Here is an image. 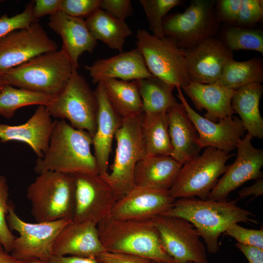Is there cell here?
<instances>
[{"label": "cell", "mask_w": 263, "mask_h": 263, "mask_svg": "<svg viewBox=\"0 0 263 263\" xmlns=\"http://www.w3.org/2000/svg\"><path fill=\"white\" fill-rule=\"evenodd\" d=\"M54 126L46 106L39 105L25 123L16 126L0 124V142L20 141L28 144L38 158H43L49 148Z\"/></svg>", "instance_id": "44dd1931"}, {"label": "cell", "mask_w": 263, "mask_h": 263, "mask_svg": "<svg viewBox=\"0 0 263 263\" xmlns=\"http://www.w3.org/2000/svg\"><path fill=\"white\" fill-rule=\"evenodd\" d=\"M224 234L235 239L241 244L263 250V229H249L238 223L230 225Z\"/></svg>", "instance_id": "f35d334b"}, {"label": "cell", "mask_w": 263, "mask_h": 263, "mask_svg": "<svg viewBox=\"0 0 263 263\" xmlns=\"http://www.w3.org/2000/svg\"><path fill=\"white\" fill-rule=\"evenodd\" d=\"M95 258L99 263H153V261L139 256L106 251Z\"/></svg>", "instance_id": "7bdbcfd3"}, {"label": "cell", "mask_w": 263, "mask_h": 263, "mask_svg": "<svg viewBox=\"0 0 263 263\" xmlns=\"http://www.w3.org/2000/svg\"><path fill=\"white\" fill-rule=\"evenodd\" d=\"M50 263H99L95 257H83L72 256H52Z\"/></svg>", "instance_id": "bcb514c9"}, {"label": "cell", "mask_w": 263, "mask_h": 263, "mask_svg": "<svg viewBox=\"0 0 263 263\" xmlns=\"http://www.w3.org/2000/svg\"><path fill=\"white\" fill-rule=\"evenodd\" d=\"M263 17V0H243L234 26L252 28Z\"/></svg>", "instance_id": "74e56055"}, {"label": "cell", "mask_w": 263, "mask_h": 263, "mask_svg": "<svg viewBox=\"0 0 263 263\" xmlns=\"http://www.w3.org/2000/svg\"><path fill=\"white\" fill-rule=\"evenodd\" d=\"M104 251L97 225L89 221H72L57 236L53 246V256L95 257Z\"/></svg>", "instance_id": "7402d4cb"}, {"label": "cell", "mask_w": 263, "mask_h": 263, "mask_svg": "<svg viewBox=\"0 0 263 263\" xmlns=\"http://www.w3.org/2000/svg\"><path fill=\"white\" fill-rule=\"evenodd\" d=\"M75 209L72 221L97 225L110 215L117 200L112 188L98 174L77 173Z\"/></svg>", "instance_id": "5bb4252c"}, {"label": "cell", "mask_w": 263, "mask_h": 263, "mask_svg": "<svg viewBox=\"0 0 263 263\" xmlns=\"http://www.w3.org/2000/svg\"><path fill=\"white\" fill-rule=\"evenodd\" d=\"M223 42L232 52L245 50L263 54L262 30L233 26L225 31Z\"/></svg>", "instance_id": "836d02e7"}, {"label": "cell", "mask_w": 263, "mask_h": 263, "mask_svg": "<svg viewBox=\"0 0 263 263\" xmlns=\"http://www.w3.org/2000/svg\"><path fill=\"white\" fill-rule=\"evenodd\" d=\"M61 0H36L33 9V16L36 21L46 15H51L60 10Z\"/></svg>", "instance_id": "ee69618b"}, {"label": "cell", "mask_w": 263, "mask_h": 263, "mask_svg": "<svg viewBox=\"0 0 263 263\" xmlns=\"http://www.w3.org/2000/svg\"><path fill=\"white\" fill-rule=\"evenodd\" d=\"M4 250H3V248L2 247V245L0 243V253L2 252H3Z\"/></svg>", "instance_id": "816d5d0a"}, {"label": "cell", "mask_w": 263, "mask_h": 263, "mask_svg": "<svg viewBox=\"0 0 263 263\" xmlns=\"http://www.w3.org/2000/svg\"><path fill=\"white\" fill-rule=\"evenodd\" d=\"M57 43L35 21L0 38V74L39 55L57 50Z\"/></svg>", "instance_id": "4fadbf2b"}, {"label": "cell", "mask_w": 263, "mask_h": 263, "mask_svg": "<svg viewBox=\"0 0 263 263\" xmlns=\"http://www.w3.org/2000/svg\"><path fill=\"white\" fill-rule=\"evenodd\" d=\"M105 250L139 256L152 261L176 263L164 250L152 219L120 220L109 215L97 225Z\"/></svg>", "instance_id": "3957f363"}, {"label": "cell", "mask_w": 263, "mask_h": 263, "mask_svg": "<svg viewBox=\"0 0 263 263\" xmlns=\"http://www.w3.org/2000/svg\"><path fill=\"white\" fill-rule=\"evenodd\" d=\"M143 120V113L122 118V125L115 135L116 148L111 171L102 177L112 188L117 200L135 187L134 169L137 163L145 158Z\"/></svg>", "instance_id": "8992f818"}, {"label": "cell", "mask_w": 263, "mask_h": 263, "mask_svg": "<svg viewBox=\"0 0 263 263\" xmlns=\"http://www.w3.org/2000/svg\"><path fill=\"white\" fill-rule=\"evenodd\" d=\"M99 9L123 21L133 12L132 2L130 0H100Z\"/></svg>", "instance_id": "60d3db41"}, {"label": "cell", "mask_w": 263, "mask_h": 263, "mask_svg": "<svg viewBox=\"0 0 263 263\" xmlns=\"http://www.w3.org/2000/svg\"><path fill=\"white\" fill-rule=\"evenodd\" d=\"M142 139L145 158L157 155H171L172 149L167 113L143 115Z\"/></svg>", "instance_id": "4dcf8cb0"}, {"label": "cell", "mask_w": 263, "mask_h": 263, "mask_svg": "<svg viewBox=\"0 0 263 263\" xmlns=\"http://www.w3.org/2000/svg\"><path fill=\"white\" fill-rule=\"evenodd\" d=\"M19 263H50L49 262L41 261L36 258H28L23 260H18Z\"/></svg>", "instance_id": "681fc988"}, {"label": "cell", "mask_w": 263, "mask_h": 263, "mask_svg": "<svg viewBox=\"0 0 263 263\" xmlns=\"http://www.w3.org/2000/svg\"><path fill=\"white\" fill-rule=\"evenodd\" d=\"M212 147L182 165L169 190L175 199L195 197L207 199L219 177L228 169L227 161L233 156Z\"/></svg>", "instance_id": "52a82bcc"}, {"label": "cell", "mask_w": 263, "mask_h": 263, "mask_svg": "<svg viewBox=\"0 0 263 263\" xmlns=\"http://www.w3.org/2000/svg\"><path fill=\"white\" fill-rule=\"evenodd\" d=\"M8 185L6 177L0 175V242L5 251L11 252L15 236L9 229L6 221L9 203Z\"/></svg>", "instance_id": "d590c367"}, {"label": "cell", "mask_w": 263, "mask_h": 263, "mask_svg": "<svg viewBox=\"0 0 263 263\" xmlns=\"http://www.w3.org/2000/svg\"><path fill=\"white\" fill-rule=\"evenodd\" d=\"M112 106L121 117L143 113V104L136 80L109 79L101 81Z\"/></svg>", "instance_id": "f1b7e54d"}, {"label": "cell", "mask_w": 263, "mask_h": 263, "mask_svg": "<svg viewBox=\"0 0 263 263\" xmlns=\"http://www.w3.org/2000/svg\"><path fill=\"white\" fill-rule=\"evenodd\" d=\"M56 97L8 85L0 93V115L9 118L14 115L17 110L24 106H47Z\"/></svg>", "instance_id": "d6a6232c"}, {"label": "cell", "mask_w": 263, "mask_h": 263, "mask_svg": "<svg viewBox=\"0 0 263 263\" xmlns=\"http://www.w3.org/2000/svg\"><path fill=\"white\" fill-rule=\"evenodd\" d=\"M263 86L254 83L234 91L231 106L238 114L247 133L253 138H263V118L259 110Z\"/></svg>", "instance_id": "4316f807"}, {"label": "cell", "mask_w": 263, "mask_h": 263, "mask_svg": "<svg viewBox=\"0 0 263 263\" xmlns=\"http://www.w3.org/2000/svg\"><path fill=\"white\" fill-rule=\"evenodd\" d=\"M0 263H19L18 260L9 253L3 251L0 253Z\"/></svg>", "instance_id": "c3c4849f"}, {"label": "cell", "mask_w": 263, "mask_h": 263, "mask_svg": "<svg viewBox=\"0 0 263 263\" xmlns=\"http://www.w3.org/2000/svg\"><path fill=\"white\" fill-rule=\"evenodd\" d=\"M263 194V179H258L250 186L244 188L239 192V198L247 197L254 195V197L260 196Z\"/></svg>", "instance_id": "7dc6e473"}, {"label": "cell", "mask_w": 263, "mask_h": 263, "mask_svg": "<svg viewBox=\"0 0 263 263\" xmlns=\"http://www.w3.org/2000/svg\"><path fill=\"white\" fill-rule=\"evenodd\" d=\"M176 88L178 92L177 96L197 132L199 143L202 149L210 147L228 153L236 149L246 132L241 119L232 116L216 122L210 121L190 107L181 88Z\"/></svg>", "instance_id": "2e32d148"}, {"label": "cell", "mask_w": 263, "mask_h": 263, "mask_svg": "<svg viewBox=\"0 0 263 263\" xmlns=\"http://www.w3.org/2000/svg\"><path fill=\"white\" fill-rule=\"evenodd\" d=\"M143 9L148 20L152 35L163 38L162 22L168 12L174 7L181 5L182 0H140Z\"/></svg>", "instance_id": "e575fe53"}, {"label": "cell", "mask_w": 263, "mask_h": 263, "mask_svg": "<svg viewBox=\"0 0 263 263\" xmlns=\"http://www.w3.org/2000/svg\"><path fill=\"white\" fill-rule=\"evenodd\" d=\"M94 83L109 79L132 81L154 77L148 69L142 54L136 48L85 65Z\"/></svg>", "instance_id": "d6986e66"}, {"label": "cell", "mask_w": 263, "mask_h": 263, "mask_svg": "<svg viewBox=\"0 0 263 263\" xmlns=\"http://www.w3.org/2000/svg\"><path fill=\"white\" fill-rule=\"evenodd\" d=\"M85 21L96 40H99L112 49L120 52H123L126 39L132 34L125 21L99 8L88 17Z\"/></svg>", "instance_id": "83f0119b"}, {"label": "cell", "mask_w": 263, "mask_h": 263, "mask_svg": "<svg viewBox=\"0 0 263 263\" xmlns=\"http://www.w3.org/2000/svg\"><path fill=\"white\" fill-rule=\"evenodd\" d=\"M100 0H61L59 11L72 17H88L99 8Z\"/></svg>", "instance_id": "ab89813d"}, {"label": "cell", "mask_w": 263, "mask_h": 263, "mask_svg": "<svg viewBox=\"0 0 263 263\" xmlns=\"http://www.w3.org/2000/svg\"><path fill=\"white\" fill-rule=\"evenodd\" d=\"M48 26L61 37V49L75 69L78 68L80 56L84 52L93 53L97 45L82 18L70 16L59 11L50 16Z\"/></svg>", "instance_id": "603a6c76"}, {"label": "cell", "mask_w": 263, "mask_h": 263, "mask_svg": "<svg viewBox=\"0 0 263 263\" xmlns=\"http://www.w3.org/2000/svg\"><path fill=\"white\" fill-rule=\"evenodd\" d=\"M213 0H193L182 13L167 15L162 22L165 36L173 38L185 49L192 48L212 36L218 29Z\"/></svg>", "instance_id": "30bf717a"}, {"label": "cell", "mask_w": 263, "mask_h": 263, "mask_svg": "<svg viewBox=\"0 0 263 263\" xmlns=\"http://www.w3.org/2000/svg\"><path fill=\"white\" fill-rule=\"evenodd\" d=\"M34 0L26 5L24 10L14 16L4 14L0 17V38L10 33L26 28L36 21L33 16Z\"/></svg>", "instance_id": "8d00e7d4"}, {"label": "cell", "mask_w": 263, "mask_h": 263, "mask_svg": "<svg viewBox=\"0 0 263 263\" xmlns=\"http://www.w3.org/2000/svg\"><path fill=\"white\" fill-rule=\"evenodd\" d=\"M74 69L69 57L61 49L36 56L8 70L3 75L12 86L57 96Z\"/></svg>", "instance_id": "277c9868"}, {"label": "cell", "mask_w": 263, "mask_h": 263, "mask_svg": "<svg viewBox=\"0 0 263 263\" xmlns=\"http://www.w3.org/2000/svg\"><path fill=\"white\" fill-rule=\"evenodd\" d=\"M153 263H162V262H154L153 261ZM186 263H194L193 262H187Z\"/></svg>", "instance_id": "f5cc1de1"}, {"label": "cell", "mask_w": 263, "mask_h": 263, "mask_svg": "<svg viewBox=\"0 0 263 263\" xmlns=\"http://www.w3.org/2000/svg\"><path fill=\"white\" fill-rule=\"evenodd\" d=\"M231 51L218 38L208 37L195 47L186 49V58L189 82L210 84L221 76L225 65L233 59Z\"/></svg>", "instance_id": "e0dca14e"}, {"label": "cell", "mask_w": 263, "mask_h": 263, "mask_svg": "<svg viewBox=\"0 0 263 263\" xmlns=\"http://www.w3.org/2000/svg\"><path fill=\"white\" fill-rule=\"evenodd\" d=\"M167 114L172 149L170 156L183 165L199 154L202 149L198 134L181 103L178 102Z\"/></svg>", "instance_id": "cb8c5ba5"}, {"label": "cell", "mask_w": 263, "mask_h": 263, "mask_svg": "<svg viewBox=\"0 0 263 263\" xmlns=\"http://www.w3.org/2000/svg\"><path fill=\"white\" fill-rule=\"evenodd\" d=\"M136 38L137 48L154 76L175 88H182L189 83L186 49L173 38H159L143 29L137 31Z\"/></svg>", "instance_id": "ba28073f"}, {"label": "cell", "mask_w": 263, "mask_h": 263, "mask_svg": "<svg viewBox=\"0 0 263 263\" xmlns=\"http://www.w3.org/2000/svg\"><path fill=\"white\" fill-rule=\"evenodd\" d=\"M237 248L244 255L248 263H263V250L236 244Z\"/></svg>", "instance_id": "f6af8a7d"}, {"label": "cell", "mask_w": 263, "mask_h": 263, "mask_svg": "<svg viewBox=\"0 0 263 263\" xmlns=\"http://www.w3.org/2000/svg\"><path fill=\"white\" fill-rule=\"evenodd\" d=\"M242 2L243 0H217L215 14L218 21H222L233 26Z\"/></svg>", "instance_id": "b9f144b4"}, {"label": "cell", "mask_w": 263, "mask_h": 263, "mask_svg": "<svg viewBox=\"0 0 263 263\" xmlns=\"http://www.w3.org/2000/svg\"><path fill=\"white\" fill-rule=\"evenodd\" d=\"M152 220L164 250L176 263H209L206 248L190 222L166 215H158Z\"/></svg>", "instance_id": "7c38bea8"}, {"label": "cell", "mask_w": 263, "mask_h": 263, "mask_svg": "<svg viewBox=\"0 0 263 263\" xmlns=\"http://www.w3.org/2000/svg\"><path fill=\"white\" fill-rule=\"evenodd\" d=\"M143 104L144 115L168 112L178 102L173 94L174 86L154 76L136 80Z\"/></svg>", "instance_id": "f546056e"}, {"label": "cell", "mask_w": 263, "mask_h": 263, "mask_svg": "<svg viewBox=\"0 0 263 263\" xmlns=\"http://www.w3.org/2000/svg\"><path fill=\"white\" fill-rule=\"evenodd\" d=\"M8 84H7L3 75L0 74V93L2 91L3 88Z\"/></svg>", "instance_id": "f907efd6"}, {"label": "cell", "mask_w": 263, "mask_h": 263, "mask_svg": "<svg viewBox=\"0 0 263 263\" xmlns=\"http://www.w3.org/2000/svg\"><path fill=\"white\" fill-rule=\"evenodd\" d=\"M10 230L19 233L15 237L11 255L17 260L36 258L49 262L53 256L55 240L61 230L71 221L61 219L52 222L30 223L21 220L9 203L6 216Z\"/></svg>", "instance_id": "8fae6325"}, {"label": "cell", "mask_w": 263, "mask_h": 263, "mask_svg": "<svg viewBox=\"0 0 263 263\" xmlns=\"http://www.w3.org/2000/svg\"><path fill=\"white\" fill-rule=\"evenodd\" d=\"M51 116L67 119L74 128L93 137L96 129L97 99L83 75L75 69L67 83L54 100L46 106Z\"/></svg>", "instance_id": "9c48e42d"}, {"label": "cell", "mask_w": 263, "mask_h": 263, "mask_svg": "<svg viewBox=\"0 0 263 263\" xmlns=\"http://www.w3.org/2000/svg\"><path fill=\"white\" fill-rule=\"evenodd\" d=\"M182 165L171 156L157 155L145 157L136 164L135 187L169 190Z\"/></svg>", "instance_id": "484cf974"}, {"label": "cell", "mask_w": 263, "mask_h": 263, "mask_svg": "<svg viewBox=\"0 0 263 263\" xmlns=\"http://www.w3.org/2000/svg\"><path fill=\"white\" fill-rule=\"evenodd\" d=\"M253 137L247 133L237 146V157L211 190L207 199L227 200L233 190L251 180L263 178V150L253 146Z\"/></svg>", "instance_id": "9a60e30c"}, {"label": "cell", "mask_w": 263, "mask_h": 263, "mask_svg": "<svg viewBox=\"0 0 263 263\" xmlns=\"http://www.w3.org/2000/svg\"><path fill=\"white\" fill-rule=\"evenodd\" d=\"M98 104L96 129L93 145L99 174L108 173L109 160L113 139L122 125V118L116 112L105 93L101 82L94 91Z\"/></svg>", "instance_id": "ffe728a7"}, {"label": "cell", "mask_w": 263, "mask_h": 263, "mask_svg": "<svg viewBox=\"0 0 263 263\" xmlns=\"http://www.w3.org/2000/svg\"><path fill=\"white\" fill-rule=\"evenodd\" d=\"M182 89L198 110H206L204 117L210 121L216 122L234 113L231 106L234 91L217 82L210 84L189 82Z\"/></svg>", "instance_id": "d4e9b609"}, {"label": "cell", "mask_w": 263, "mask_h": 263, "mask_svg": "<svg viewBox=\"0 0 263 263\" xmlns=\"http://www.w3.org/2000/svg\"><path fill=\"white\" fill-rule=\"evenodd\" d=\"M237 200L215 201L195 197L175 199L172 207L162 215L185 219L197 230L210 253L220 249L219 238L231 225L251 222L253 214L238 206Z\"/></svg>", "instance_id": "6da1fadb"}, {"label": "cell", "mask_w": 263, "mask_h": 263, "mask_svg": "<svg viewBox=\"0 0 263 263\" xmlns=\"http://www.w3.org/2000/svg\"><path fill=\"white\" fill-rule=\"evenodd\" d=\"M263 81V62L255 57L245 61L232 59L225 66L217 81L224 87L235 91L247 85Z\"/></svg>", "instance_id": "1f68e13d"}, {"label": "cell", "mask_w": 263, "mask_h": 263, "mask_svg": "<svg viewBox=\"0 0 263 263\" xmlns=\"http://www.w3.org/2000/svg\"><path fill=\"white\" fill-rule=\"evenodd\" d=\"M92 145L89 132L73 128L65 120H56L48 150L43 158L37 159L34 170L38 174L47 171L99 174Z\"/></svg>", "instance_id": "7a4b0ae2"}, {"label": "cell", "mask_w": 263, "mask_h": 263, "mask_svg": "<svg viewBox=\"0 0 263 263\" xmlns=\"http://www.w3.org/2000/svg\"><path fill=\"white\" fill-rule=\"evenodd\" d=\"M38 175L27 190L35 221L72 220L75 201V174L47 171Z\"/></svg>", "instance_id": "5b68a950"}, {"label": "cell", "mask_w": 263, "mask_h": 263, "mask_svg": "<svg viewBox=\"0 0 263 263\" xmlns=\"http://www.w3.org/2000/svg\"><path fill=\"white\" fill-rule=\"evenodd\" d=\"M175 201L169 190L135 187L116 201L110 216L120 220L152 219L170 209Z\"/></svg>", "instance_id": "ac0fdd59"}]
</instances>
